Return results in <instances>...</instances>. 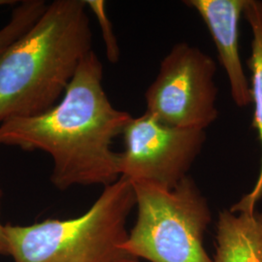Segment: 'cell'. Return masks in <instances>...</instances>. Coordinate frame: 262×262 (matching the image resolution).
<instances>
[{"instance_id": "obj_10", "label": "cell", "mask_w": 262, "mask_h": 262, "mask_svg": "<svg viewBox=\"0 0 262 262\" xmlns=\"http://www.w3.org/2000/svg\"><path fill=\"white\" fill-rule=\"evenodd\" d=\"M46 7L44 0H26L13 10L9 23L0 29V55L37 21Z\"/></svg>"}, {"instance_id": "obj_7", "label": "cell", "mask_w": 262, "mask_h": 262, "mask_svg": "<svg viewBox=\"0 0 262 262\" xmlns=\"http://www.w3.org/2000/svg\"><path fill=\"white\" fill-rule=\"evenodd\" d=\"M185 3L199 14L214 40L236 106L243 108L253 103L251 84L239 54V20L247 0H188Z\"/></svg>"}, {"instance_id": "obj_5", "label": "cell", "mask_w": 262, "mask_h": 262, "mask_svg": "<svg viewBox=\"0 0 262 262\" xmlns=\"http://www.w3.org/2000/svg\"><path fill=\"white\" fill-rule=\"evenodd\" d=\"M215 60L186 42L161 60L145 94L146 112L164 124L205 130L219 117Z\"/></svg>"}, {"instance_id": "obj_8", "label": "cell", "mask_w": 262, "mask_h": 262, "mask_svg": "<svg viewBox=\"0 0 262 262\" xmlns=\"http://www.w3.org/2000/svg\"><path fill=\"white\" fill-rule=\"evenodd\" d=\"M213 262H262V213L221 212Z\"/></svg>"}, {"instance_id": "obj_4", "label": "cell", "mask_w": 262, "mask_h": 262, "mask_svg": "<svg viewBox=\"0 0 262 262\" xmlns=\"http://www.w3.org/2000/svg\"><path fill=\"white\" fill-rule=\"evenodd\" d=\"M132 186L137 220L123 250L150 262H213L203 244L212 213L192 179L173 189L141 182Z\"/></svg>"}, {"instance_id": "obj_1", "label": "cell", "mask_w": 262, "mask_h": 262, "mask_svg": "<svg viewBox=\"0 0 262 262\" xmlns=\"http://www.w3.org/2000/svg\"><path fill=\"white\" fill-rule=\"evenodd\" d=\"M102 81L103 66L92 51L54 108L0 123V146L49 154L54 162L51 181L59 190L112 185L121 178L120 152L113 150V141L132 117L113 106Z\"/></svg>"}, {"instance_id": "obj_12", "label": "cell", "mask_w": 262, "mask_h": 262, "mask_svg": "<svg viewBox=\"0 0 262 262\" xmlns=\"http://www.w3.org/2000/svg\"><path fill=\"white\" fill-rule=\"evenodd\" d=\"M2 200V190L0 188V209ZM0 254L10 255V246L8 237L6 233V225H3L0 222Z\"/></svg>"}, {"instance_id": "obj_13", "label": "cell", "mask_w": 262, "mask_h": 262, "mask_svg": "<svg viewBox=\"0 0 262 262\" xmlns=\"http://www.w3.org/2000/svg\"><path fill=\"white\" fill-rule=\"evenodd\" d=\"M14 3H17V1H14V0H0V6L10 5V4H14Z\"/></svg>"}, {"instance_id": "obj_3", "label": "cell", "mask_w": 262, "mask_h": 262, "mask_svg": "<svg viewBox=\"0 0 262 262\" xmlns=\"http://www.w3.org/2000/svg\"><path fill=\"white\" fill-rule=\"evenodd\" d=\"M135 206L132 183L121 177L104 187L93 206L78 217L6 225L10 255L15 262H139L122 249Z\"/></svg>"}, {"instance_id": "obj_2", "label": "cell", "mask_w": 262, "mask_h": 262, "mask_svg": "<svg viewBox=\"0 0 262 262\" xmlns=\"http://www.w3.org/2000/svg\"><path fill=\"white\" fill-rule=\"evenodd\" d=\"M93 51L85 0H56L0 55V123L48 112Z\"/></svg>"}, {"instance_id": "obj_11", "label": "cell", "mask_w": 262, "mask_h": 262, "mask_svg": "<svg viewBox=\"0 0 262 262\" xmlns=\"http://www.w3.org/2000/svg\"><path fill=\"white\" fill-rule=\"evenodd\" d=\"M88 8L91 10L102 30V35L106 47V55L109 61L116 63L120 58V48L113 32L111 21L106 13V5L103 0H85Z\"/></svg>"}, {"instance_id": "obj_9", "label": "cell", "mask_w": 262, "mask_h": 262, "mask_svg": "<svg viewBox=\"0 0 262 262\" xmlns=\"http://www.w3.org/2000/svg\"><path fill=\"white\" fill-rule=\"evenodd\" d=\"M244 16L249 23L252 33V53L248 58L251 70V91L253 107V128L257 132L262 147V1L247 0ZM262 199V156L260 170L253 189L245 194L229 210L233 213H253Z\"/></svg>"}, {"instance_id": "obj_6", "label": "cell", "mask_w": 262, "mask_h": 262, "mask_svg": "<svg viewBox=\"0 0 262 262\" xmlns=\"http://www.w3.org/2000/svg\"><path fill=\"white\" fill-rule=\"evenodd\" d=\"M122 135L121 177L165 189L187 178L206 140L205 130L170 126L147 112L132 118Z\"/></svg>"}]
</instances>
